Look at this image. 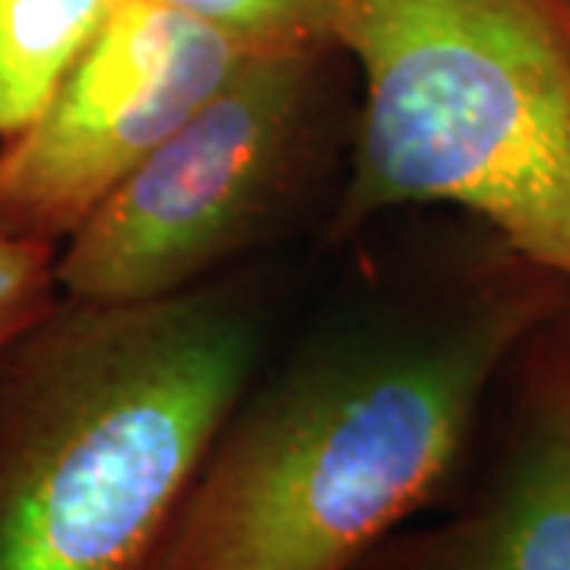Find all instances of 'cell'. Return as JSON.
Listing matches in <instances>:
<instances>
[{
  "label": "cell",
  "mask_w": 570,
  "mask_h": 570,
  "mask_svg": "<svg viewBox=\"0 0 570 570\" xmlns=\"http://www.w3.org/2000/svg\"><path fill=\"white\" fill-rule=\"evenodd\" d=\"M365 80L340 225L448 204L570 292V0H355Z\"/></svg>",
  "instance_id": "3957f363"
},
{
  "label": "cell",
  "mask_w": 570,
  "mask_h": 570,
  "mask_svg": "<svg viewBox=\"0 0 570 570\" xmlns=\"http://www.w3.org/2000/svg\"><path fill=\"white\" fill-rule=\"evenodd\" d=\"M564 295L523 264L431 333L242 400L149 570H362L448 485L494 377Z\"/></svg>",
  "instance_id": "6da1fadb"
},
{
  "label": "cell",
  "mask_w": 570,
  "mask_h": 570,
  "mask_svg": "<svg viewBox=\"0 0 570 570\" xmlns=\"http://www.w3.org/2000/svg\"><path fill=\"white\" fill-rule=\"evenodd\" d=\"M250 371L216 295L58 302L0 365V570H149Z\"/></svg>",
  "instance_id": "7a4b0ae2"
},
{
  "label": "cell",
  "mask_w": 570,
  "mask_h": 570,
  "mask_svg": "<svg viewBox=\"0 0 570 570\" xmlns=\"http://www.w3.org/2000/svg\"><path fill=\"white\" fill-rule=\"evenodd\" d=\"M127 0H0V140L39 118Z\"/></svg>",
  "instance_id": "52a82bcc"
},
{
  "label": "cell",
  "mask_w": 570,
  "mask_h": 570,
  "mask_svg": "<svg viewBox=\"0 0 570 570\" xmlns=\"http://www.w3.org/2000/svg\"><path fill=\"white\" fill-rule=\"evenodd\" d=\"M58 247L0 223V365L58 305Z\"/></svg>",
  "instance_id": "9c48e42d"
},
{
  "label": "cell",
  "mask_w": 570,
  "mask_h": 570,
  "mask_svg": "<svg viewBox=\"0 0 570 570\" xmlns=\"http://www.w3.org/2000/svg\"><path fill=\"white\" fill-rule=\"evenodd\" d=\"M539 362L485 491L362 570H570V348Z\"/></svg>",
  "instance_id": "8992f818"
},
{
  "label": "cell",
  "mask_w": 570,
  "mask_h": 570,
  "mask_svg": "<svg viewBox=\"0 0 570 570\" xmlns=\"http://www.w3.org/2000/svg\"><path fill=\"white\" fill-rule=\"evenodd\" d=\"M254 55L159 0H127L36 121L0 146V223L61 245Z\"/></svg>",
  "instance_id": "5b68a950"
},
{
  "label": "cell",
  "mask_w": 570,
  "mask_h": 570,
  "mask_svg": "<svg viewBox=\"0 0 570 570\" xmlns=\"http://www.w3.org/2000/svg\"><path fill=\"white\" fill-rule=\"evenodd\" d=\"M261 51L343 48L355 0H159Z\"/></svg>",
  "instance_id": "ba28073f"
},
{
  "label": "cell",
  "mask_w": 570,
  "mask_h": 570,
  "mask_svg": "<svg viewBox=\"0 0 570 570\" xmlns=\"http://www.w3.org/2000/svg\"><path fill=\"white\" fill-rule=\"evenodd\" d=\"M317 58L254 55L184 118L63 242V298H171L242 245L288 181Z\"/></svg>",
  "instance_id": "277c9868"
}]
</instances>
